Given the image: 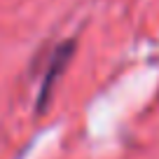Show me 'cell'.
<instances>
[{
	"label": "cell",
	"mask_w": 159,
	"mask_h": 159,
	"mask_svg": "<svg viewBox=\"0 0 159 159\" xmlns=\"http://www.w3.org/2000/svg\"><path fill=\"white\" fill-rule=\"evenodd\" d=\"M73 42H63V45L59 47V49L54 52V56H52V61H49V68H47V73H45V82H42V89H40V96H38V108L42 110V105H45V101H47V96H49V91H52V87L56 84V80H59V75H61V70H63V66L68 63V59H70V54H73Z\"/></svg>",
	"instance_id": "cell-1"
}]
</instances>
